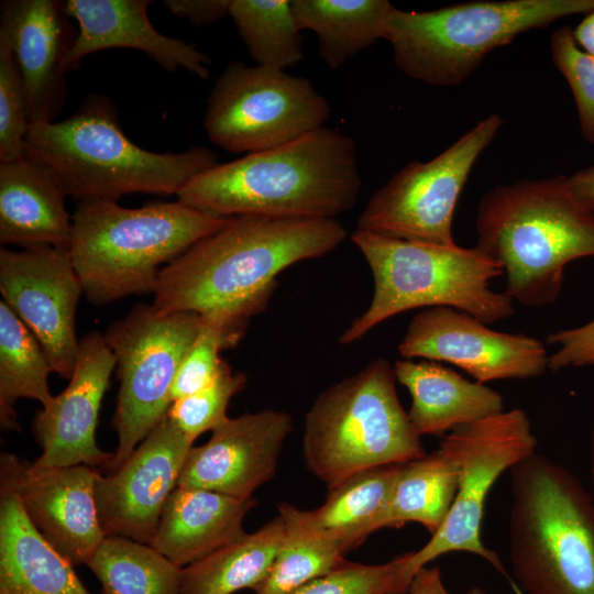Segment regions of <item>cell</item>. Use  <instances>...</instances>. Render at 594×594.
Instances as JSON below:
<instances>
[{"instance_id":"1","label":"cell","mask_w":594,"mask_h":594,"mask_svg":"<svg viewBox=\"0 0 594 594\" xmlns=\"http://www.w3.org/2000/svg\"><path fill=\"white\" fill-rule=\"evenodd\" d=\"M346 238L337 219L234 216L165 265L153 292L163 312L190 311L238 345L290 265L321 257Z\"/></svg>"},{"instance_id":"2","label":"cell","mask_w":594,"mask_h":594,"mask_svg":"<svg viewBox=\"0 0 594 594\" xmlns=\"http://www.w3.org/2000/svg\"><path fill=\"white\" fill-rule=\"evenodd\" d=\"M354 140L321 127L290 142L245 154L193 177L182 204L222 218L337 219L359 199Z\"/></svg>"},{"instance_id":"3","label":"cell","mask_w":594,"mask_h":594,"mask_svg":"<svg viewBox=\"0 0 594 594\" xmlns=\"http://www.w3.org/2000/svg\"><path fill=\"white\" fill-rule=\"evenodd\" d=\"M475 230V248L506 274L504 292L528 307L554 302L566 265L594 256V211L564 175L490 189L479 202Z\"/></svg>"},{"instance_id":"4","label":"cell","mask_w":594,"mask_h":594,"mask_svg":"<svg viewBox=\"0 0 594 594\" xmlns=\"http://www.w3.org/2000/svg\"><path fill=\"white\" fill-rule=\"evenodd\" d=\"M25 155L47 166L67 196L117 201L124 195H177L196 175L218 164L204 146L154 153L123 132L109 97L89 95L61 121L30 124Z\"/></svg>"},{"instance_id":"5","label":"cell","mask_w":594,"mask_h":594,"mask_svg":"<svg viewBox=\"0 0 594 594\" xmlns=\"http://www.w3.org/2000/svg\"><path fill=\"white\" fill-rule=\"evenodd\" d=\"M513 580L522 594H594V501L563 465L535 452L510 469Z\"/></svg>"},{"instance_id":"6","label":"cell","mask_w":594,"mask_h":594,"mask_svg":"<svg viewBox=\"0 0 594 594\" xmlns=\"http://www.w3.org/2000/svg\"><path fill=\"white\" fill-rule=\"evenodd\" d=\"M217 217L176 200L125 208L117 201H79L72 216L69 254L94 305L153 293L167 265L220 229Z\"/></svg>"},{"instance_id":"7","label":"cell","mask_w":594,"mask_h":594,"mask_svg":"<svg viewBox=\"0 0 594 594\" xmlns=\"http://www.w3.org/2000/svg\"><path fill=\"white\" fill-rule=\"evenodd\" d=\"M353 244L373 276L367 309L339 338L351 344L381 322L416 308L452 307L486 324L512 317L513 299L491 289L502 267L474 248L415 243L355 229Z\"/></svg>"},{"instance_id":"8","label":"cell","mask_w":594,"mask_h":594,"mask_svg":"<svg viewBox=\"0 0 594 594\" xmlns=\"http://www.w3.org/2000/svg\"><path fill=\"white\" fill-rule=\"evenodd\" d=\"M394 367L384 358L328 386L304 419L308 470L329 488L378 466L426 454L400 404Z\"/></svg>"},{"instance_id":"9","label":"cell","mask_w":594,"mask_h":594,"mask_svg":"<svg viewBox=\"0 0 594 594\" xmlns=\"http://www.w3.org/2000/svg\"><path fill=\"white\" fill-rule=\"evenodd\" d=\"M593 10L594 0H482L430 11L393 6L383 40L405 75L429 86L451 87L516 36Z\"/></svg>"},{"instance_id":"10","label":"cell","mask_w":594,"mask_h":594,"mask_svg":"<svg viewBox=\"0 0 594 594\" xmlns=\"http://www.w3.org/2000/svg\"><path fill=\"white\" fill-rule=\"evenodd\" d=\"M202 326L190 311L163 312L138 305L111 323L105 340L114 355L120 387L113 417L117 449L105 470L117 471L166 416L176 373Z\"/></svg>"},{"instance_id":"11","label":"cell","mask_w":594,"mask_h":594,"mask_svg":"<svg viewBox=\"0 0 594 594\" xmlns=\"http://www.w3.org/2000/svg\"><path fill=\"white\" fill-rule=\"evenodd\" d=\"M537 438L527 414L520 408L460 426L443 436L439 449L458 469V490L442 526L418 551H413L408 576L440 556L465 551L486 560L522 594L498 556L481 540L486 496L497 479L536 452Z\"/></svg>"},{"instance_id":"12","label":"cell","mask_w":594,"mask_h":594,"mask_svg":"<svg viewBox=\"0 0 594 594\" xmlns=\"http://www.w3.org/2000/svg\"><path fill=\"white\" fill-rule=\"evenodd\" d=\"M327 99L306 78L261 65L230 63L207 100L204 128L230 153H254L323 127Z\"/></svg>"},{"instance_id":"13","label":"cell","mask_w":594,"mask_h":594,"mask_svg":"<svg viewBox=\"0 0 594 594\" xmlns=\"http://www.w3.org/2000/svg\"><path fill=\"white\" fill-rule=\"evenodd\" d=\"M502 125L499 114H490L432 160L406 164L371 196L356 229L415 243L457 244L452 221L460 194Z\"/></svg>"},{"instance_id":"14","label":"cell","mask_w":594,"mask_h":594,"mask_svg":"<svg viewBox=\"0 0 594 594\" xmlns=\"http://www.w3.org/2000/svg\"><path fill=\"white\" fill-rule=\"evenodd\" d=\"M0 293L36 337L53 372L69 380L79 346L76 310L84 293L68 249H1Z\"/></svg>"},{"instance_id":"15","label":"cell","mask_w":594,"mask_h":594,"mask_svg":"<svg viewBox=\"0 0 594 594\" xmlns=\"http://www.w3.org/2000/svg\"><path fill=\"white\" fill-rule=\"evenodd\" d=\"M397 350L403 359L452 364L483 384L539 377L549 369V354L540 340L493 330L472 315L447 306L416 314Z\"/></svg>"},{"instance_id":"16","label":"cell","mask_w":594,"mask_h":594,"mask_svg":"<svg viewBox=\"0 0 594 594\" xmlns=\"http://www.w3.org/2000/svg\"><path fill=\"white\" fill-rule=\"evenodd\" d=\"M193 443L167 417L113 473H98L95 497L106 536L151 544Z\"/></svg>"},{"instance_id":"17","label":"cell","mask_w":594,"mask_h":594,"mask_svg":"<svg viewBox=\"0 0 594 594\" xmlns=\"http://www.w3.org/2000/svg\"><path fill=\"white\" fill-rule=\"evenodd\" d=\"M97 468L36 470L9 452L0 458V486L13 491L28 518L73 565L86 564L106 535L95 497Z\"/></svg>"},{"instance_id":"18","label":"cell","mask_w":594,"mask_h":594,"mask_svg":"<svg viewBox=\"0 0 594 594\" xmlns=\"http://www.w3.org/2000/svg\"><path fill=\"white\" fill-rule=\"evenodd\" d=\"M116 359L103 334L88 332L79 340L77 361L67 387L33 419V430L42 448L31 462L36 470L85 464L103 469L113 453L96 442V428L103 395Z\"/></svg>"},{"instance_id":"19","label":"cell","mask_w":594,"mask_h":594,"mask_svg":"<svg viewBox=\"0 0 594 594\" xmlns=\"http://www.w3.org/2000/svg\"><path fill=\"white\" fill-rule=\"evenodd\" d=\"M293 429L288 413L263 409L228 418L205 444L193 447L177 487L206 490L248 499L276 473Z\"/></svg>"},{"instance_id":"20","label":"cell","mask_w":594,"mask_h":594,"mask_svg":"<svg viewBox=\"0 0 594 594\" xmlns=\"http://www.w3.org/2000/svg\"><path fill=\"white\" fill-rule=\"evenodd\" d=\"M59 0H6L0 33L14 54L26 95L30 124L56 121L66 96V74L77 32Z\"/></svg>"},{"instance_id":"21","label":"cell","mask_w":594,"mask_h":594,"mask_svg":"<svg viewBox=\"0 0 594 594\" xmlns=\"http://www.w3.org/2000/svg\"><path fill=\"white\" fill-rule=\"evenodd\" d=\"M148 0H67V14L79 30L69 55V69L91 53L108 48L141 51L163 69L185 68L198 78L210 76V58L195 45L160 33L151 23Z\"/></svg>"},{"instance_id":"22","label":"cell","mask_w":594,"mask_h":594,"mask_svg":"<svg viewBox=\"0 0 594 594\" xmlns=\"http://www.w3.org/2000/svg\"><path fill=\"white\" fill-rule=\"evenodd\" d=\"M255 504L254 497L176 487L163 507L151 546L185 568L244 538L243 521Z\"/></svg>"},{"instance_id":"23","label":"cell","mask_w":594,"mask_h":594,"mask_svg":"<svg viewBox=\"0 0 594 594\" xmlns=\"http://www.w3.org/2000/svg\"><path fill=\"white\" fill-rule=\"evenodd\" d=\"M66 191L41 162L24 156L0 162V242L22 248L68 249L72 217Z\"/></svg>"},{"instance_id":"24","label":"cell","mask_w":594,"mask_h":594,"mask_svg":"<svg viewBox=\"0 0 594 594\" xmlns=\"http://www.w3.org/2000/svg\"><path fill=\"white\" fill-rule=\"evenodd\" d=\"M403 464L374 468L343 480L328 490L326 502L316 509L280 503L278 514L286 526L333 540L348 551L384 528Z\"/></svg>"},{"instance_id":"25","label":"cell","mask_w":594,"mask_h":594,"mask_svg":"<svg viewBox=\"0 0 594 594\" xmlns=\"http://www.w3.org/2000/svg\"><path fill=\"white\" fill-rule=\"evenodd\" d=\"M393 367L397 382L411 397L407 414L419 437L446 436L460 426L504 411L498 392L439 363L402 359Z\"/></svg>"},{"instance_id":"26","label":"cell","mask_w":594,"mask_h":594,"mask_svg":"<svg viewBox=\"0 0 594 594\" xmlns=\"http://www.w3.org/2000/svg\"><path fill=\"white\" fill-rule=\"evenodd\" d=\"M0 594H90L28 518L16 494L0 486Z\"/></svg>"},{"instance_id":"27","label":"cell","mask_w":594,"mask_h":594,"mask_svg":"<svg viewBox=\"0 0 594 594\" xmlns=\"http://www.w3.org/2000/svg\"><path fill=\"white\" fill-rule=\"evenodd\" d=\"M295 20L318 36L319 55L330 69L383 38L393 4L387 0H293Z\"/></svg>"},{"instance_id":"28","label":"cell","mask_w":594,"mask_h":594,"mask_svg":"<svg viewBox=\"0 0 594 594\" xmlns=\"http://www.w3.org/2000/svg\"><path fill=\"white\" fill-rule=\"evenodd\" d=\"M280 515L201 560L182 569L180 594H232L254 588L267 574L285 540Z\"/></svg>"},{"instance_id":"29","label":"cell","mask_w":594,"mask_h":594,"mask_svg":"<svg viewBox=\"0 0 594 594\" xmlns=\"http://www.w3.org/2000/svg\"><path fill=\"white\" fill-rule=\"evenodd\" d=\"M53 372L46 353L26 324L0 301V424L2 430H20L14 405L20 398L46 407L54 395L48 377Z\"/></svg>"},{"instance_id":"30","label":"cell","mask_w":594,"mask_h":594,"mask_svg":"<svg viewBox=\"0 0 594 594\" xmlns=\"http://www.w3.org/2000/svg\"><path fill=\"white\" fill-rule=\"evenodd\" d=\"M458 490V469L441 449L402 465L384 528L409 521L421 524L433 535L444 522Z\"/></svg>"},{"instance_id":"31","label":"cell","mask_w":594,"mask_h":594,"mask_svg":"<svg viewBox=\"0 0 594 594\" xmlns=\"http://www.w3.org/2000/svg\"><path fill=\"white\" fill-rule=\"evenodd\" d=\"M87 566L100 594H180L183 568L132 539L106 536Z\"/></svg>"},{"instance_id":"32","label":"cell","mask_w":594,"mask_h":594,"mask_svg":"<svg viewBox=\"0 0 594 594\" xmlns=\"http://www.w3.org/2000/svg\"><path fill=\"white\" fill-rule=\"evenodd\" d=\"M229 15L256 65L285 70L304 58L288 0H231Z\"/></svg>"},{"instance_id":"33","label":"cell","mask_w":594,"mask_h":594,"mask_svg":"<svg viewBox=\"0 0 594 594\" xmlns=\"http://www.w3.org/2000/svg\"><path fill=\"white\" fill-rule=\"evenodd\" d=\"M285 532L266 576L253 588L255 594H289L346 561V550L333 540L286 525Z\"/></svg>"},{"instance_id":"34","label":"cell","mask_w":594,"mask_h":594,"mask_svg":"<svg viewBox=\"0 0 594 594\" xmlns=\"http://www.w3.org/2000/svg\"><path fill=\"white\" fill-rule=\"evenodd\" d=\"M411 553L381 564L345 561L289 594H405L411 582L408 576Z\"/></svg>"},{"instance_id":"35","label":"cell","mask_w":594,"mask_h":594,"mask_svg":"<svg viewBox=\"0 0 594 594\" xmlns=\"http://www.w3.org/2000/svg\"><path fill=\"white\" fill-rule=\"evenodd\" d=\"M246 384V376L233 372L222 360L219 373L208 387L172 403L167 417L191 441L212 431L229 417L228 405Z\"/></svg>"},{"instance_id":"36","label":"cell","mask_w":594,"mask_h":594,"mask_svg":"<svg viewBox=\"0 0 594 594\" xmlns=\"http://www.w3.org/2000/svg\"><path fill=\"white\" fill-rule=\"evenodd\" d=\"M26 95L9 40L0 33V162L25 156Z\"/></svg>"},{"instance_id":"37","label":"cell","mask_w":594,"mask_h":594,"mask_svg":"<svg viewBox=\"0 0 594 594\" xmlns=\"http://www.w3.org/2000/svg\"><path fill=\"white\" fill-rule=\"evenodd\" d=\"M550 48L553 64L573 94L581 133L594 144V55L578 45L568 25L552 33Z\"/></svg>"},{"instance_id":"38","label":"cell","mask_w":594,"mask_h":594,"mask_svg":"<svg viewBox=\"0 0 594 594\" xmlns=\"http://www.w3.org/2000/svg\"><path fill=\"white\" fill-rule=\"evenodd\" d=\"M228 349L224 334L202 320L201 329L176 373L172 400L193 395L212 384L222 362L219 353Z\"/></svg>"},{"instance_id":"39","label":"cell","mask_w":594,"mask_h":594,"mask_svg":"<svg viewBox=\"0 0 594 594\" xmlns=\"http://www.w3.org/2000/svg\"><path fill=\"white\" fill-rule=\"evenodd\" d=\"M547 342L557 345L549 355L551 371L594 365V319L578 328L552 332Z\"/></svg>"},{"instance_id":"40","label":"cell","mask_w":594,"mask_h":594,"mask_svg":"<svg viewBox=\"0 0 594 594\" xmlns=\"http://www.w3.org/2000/svg\"><path fill=\"white\" fill-rule=\"evenodd\" d=\"M231 0H165L164 6L173 15L187 19L196 26L219 22L229 14Z\"/></svg>"},{"instance_id":"41","label":"cell","mask_w":594,"mask_h":594,"mask_svg":"<svg viewBox=\"0 0 594 594\" xmlns=\"http://www.w3.org/2000/svg\"><path fill=\"white\" fill-rule=\"evenodd\" d=\"M408 594H452L446 587L442 574L437 566H424L413 578Z\"/></svg>"},{"instance_id":"42","label":"cell","mask_w":594,"mask_h":594,"mask_svg":"<svg viewBox=\"0 0 594 594\" xmlns=\"http://www.w3.org/2000/svg\"><path fill=\"white\" fill-rule=\"evenodd\" d=\"M568 178L576 198L594 211V165L578 170Z\"/></svg>"},{"instance_id":"43","label":"cell","mask_w":594,"mask_h":594,"mask_svg":"<svg viewBox=\"0 0 594 594\" xmlns=\"http://www.w3.org/2000/svg\"><path fill=\"white\" fill-rule=\"evenodd\" d=\"M573 35L583 51L594 55V10L578 24L573 30Z\"/></svg>"},{"instance_id":"44","label":"cell","mask_w":594,"mask_h":594,"mask_svg":"<svg viewBox=\"0 0 594 594\" xmlns=\"http://www.w3.org/2000/svg\"><path fill=\"white\" fill-rule=\"evenodd\" d=\"M591 477H592V485H593V492H594V432H593L592 442H591Z\"/></svg>"},{"instance_id":"45","label":"cell","mask_w":594,"mask_h":594,"mask_svg":"<svg viewBox=\"0 0 594 594\" xmlns=\"http://www.w3.org/2000/svg\"><path fill=\"white\" fill-rule=\"evenodd\" d=\"M466 594H487L483 588L474 586L470 588Z\"/></svg>"}]
</instances>
